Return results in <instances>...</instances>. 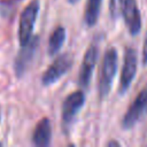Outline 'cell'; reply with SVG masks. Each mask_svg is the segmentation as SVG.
<instances>
[{
	"mask_svg": "<svg viewBox=\"0 0 147 147\" xmlns=\"http://www.w3.org/2000/svg\"><path fill=\"white\" fill-rule=\"evenodd\" d=\"M117 70V51L115 48H109L103 56L100 76H99V94L100 98L108 95L113 80Z\"/></svg>",
	"mask_w": 147,
	"mask_h": 147,
	"instance_id": "1",
	"label": "cell"
},
{
	"mask_svg": "<svg viewBox=\"0 0 147 147\" xmlns=\"http://www.w3.org/2000/svg\"><path fill=\"white\" fill-rule=\"evenodd\" d=\"M38 11H39L38 0H32L22 11L20 18V26H18V39L21 46H24L30 41Z\"/></svg>",
	"mask_w": 147,
	"mask_h": 147,
	"instance_id": "2",
	"label": "cell"
},
{
	"mask_svg": "<svg viewBox=\"0 0 147 147\" xmlns=\"http://www.w3.org/2000/svg\"><path fill=\"white\" fill-rule=\"evenodd\" d=\"M137 64H138L137 51L132 47H127L125 49L124 63H123V69L121 74V79H119V92L121 93H124L130 87L136 76V72H137Z\"/></svg>",
	"mask_w": 147,
	"mask_h": 147,
	"instance_id": "3",
	"label": "cell"
},
{
	"mask_svg": "<svg viewBox=\"0 0 147 147\" xmlns=\"http://www.w3.org/2000/svg\"><path fill=\"white\" fill-rule=\"evenodd\" d=\"M72 57L69 54H62L48 67V69L44 72L41 82L44 85L54 84L59 78H61L71 67Z\"/></svg>",
	"mask_w": 147,
	"mask_h": 147,
	"instance_id": "4",
	"label": "cell"
},
{
	"mask_svg": "<svg viewBox=\"0 0 147 147\" xmlns=\"http://www.w3.org/2000/svg\"><path fill=\"white\" fill-rule=\"evenodd\" d=\"M147 111V87L140 91L138 96L134 99V101L129 107L126 114L123 117L122 125L125 129L132 127L140 118V116L144 114V111Z\"/></svg>",
	"mask_w": 147,
	"mask_h": 147,
	"instance_id": "5",
	"label": "cell"
},
{
	"mask_svg": "<svg viewBox=\"0 0 147 147\" xmlns=\"http://www.w3.org/2000/svg\"><path fill=\"white\" fill-rule=\"evenodd\" d=\"M85 102V94L82 91H75L69 94L62 105V122L65 126H69L75 119L76 115L80 110Z\"/></svg>",
	"mask_w": 147,
	"mask_h": 147,
	"instance_id": "6",
	"label": "cell"
},
{
	"mask_svg": "<svg viewBox=\"0 0 147 147\" xmlns=\"http://www.w3.org/2000/svg\"><path fill=\"white\" fill-rule=\"evenodd\" d=\"M123 16L125 24L132 36H136L141 30V16L137 0H125L123 7Z\"/></svg>",
	"mask_w": 147,
	"mask_h": 147,
	"instance_id": "7",
	"label": "cell"
},
{
	"mask_svg": "<svg viewBox=\"0 0 147 147\" xmlns=\"http://www.w3.org/2000/svg\"><path fill=\"white\" fill-rule=\"evenodd\" d=\"M96 59H98V47L95 45H91L88 47V49L85 52V55H84V59L82 62V67H80V71H79L80 86H83V87L88 86L90 80L93 75V70L95 68Z\"/></svg>",
	"mask_w": 147,
	"mask_h": 147,
	"instance_id": "8",
	"label": "cell"
},
{
	"mask_svg": "<svg viewBox=\"0 0 147 147\" xmlns=\"http://www.w3.org/2000/svg\"><path fill=\"white\" fill-rule=\"evenodd\" d=\"M37 42H38V39L32 38V39H30V41L28 44L22 46V49L15 60V71L18 77L22 76L24 74V71L26 70V68L33 56V53L36 51Z\"/></svg>",
	"mask_w": 147,
	"mask_h": 147,
	"instance_id": "9",
	"label": "cell"
},
{
	"mask_svg": "<svg viewBox=\"0 0 147 147\" xmlns=\"http://www.w3.org/2000/svg\"><path fill=\"white\" fill-rule=\"evenodd\" d=\"M51 137H52V126L49 123V119L47 117L42 118L39 121V123L36 125L33 134H32V140L36 146H48L51 142Z\"/></svg>",
	"mask_w": 147,
	"mask_h": 147,
	"instance_id": "10",
	"label": "cell"
},
{
	"mask_svg": "<svg viewBox=\"0 0 147 147\" xmlns=\"http://www.w3.org/2000/svg\"><path fill=\"white\" fill-rule=\"evenodd\" d=\"M64 40H65V30H64V28L63 26H57L52 32V34L49 37V41H48V53H49V55L56 54L61 49Z\"/></svg>",
	"mask_w": 147,
	"mask_h": 147,
	"instance_id": "11",
	"label": "cell"
},
{
	"mask_svg": "<svg viewBox=\"0 0 147 147\" xmlns=\"http://www.w3.org/2000/svg\"><path fill=\"white\" fill-rule=\"evenodd\" d=\"M101 3H102V0H87L85 14H84V20L88 26H93L98 22Z\"/></svg>",
	"mask_w": 147,
	"mask_h": 147,
	"instance_id": "12",
	"label": "cell"
},
{
	"mask_svg": "<svg viewBox=\"0 0 147 147\" xmlns=\"http://www.w3.org/2000/svg\"><path fill=\"white\" fill-rule=\"evenodd\" d=\"M125 0H110L109 1V11L113 20L118 18L123 14V7H124Z\"/></svg>",
	"mask_w": 147,
	"mask_h": 147,
	"instance_id": "13",
	"label": "cell"
},
{
	"mask_svg": "<svg viewBox=\"0 0 147 147\" xmlns=\"http://www.w3.org/2000/svg\"><path fill=\"white\" fill-rule=\"evenodd\" d=\"M142 63L145 65H147V33L145 36L144 46H142Z\"/></svg>",
	"mask_w": 147,
	"mask_h": 147,
	"instance_id": "14",
	"label": "cell"
},
{
	"mask_svg": "<svg viewBox=\"0 0 147 147\" xmlns=\"http://www.w3.org/2000/svg\"><path fill=\"white\" fill-rule=\"evenodd\" d=\"M108 145H109V146H111V145H116V146H118L119 144H118V142H116V141H111V142H109Z\"/></svg>",
	"mask_w": 147,
	"mask_h": 147,
	"instance_id": "15",
	"label": "cell"
},
{
	"mask_svg": "<svg viewBox=\"0 0 147 147\" xmlns=\"http://www.w3.org/2000/svg\"><path fill=\"white\" fill-rule=\"evenodd\" d=\"M78 0H69V2H71V3H75V2H77Z\"/></svg>",
	"mask_w": 147,
	"mask_h": 147,
	"instance_id": "16",
	"label": "cell"
}]
</instances>
